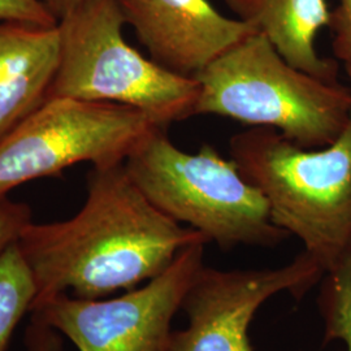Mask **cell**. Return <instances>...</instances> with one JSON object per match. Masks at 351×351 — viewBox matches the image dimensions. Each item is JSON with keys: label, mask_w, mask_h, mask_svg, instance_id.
Masks as SVG:
<instances>
[{"label": "cell", "mask_w": 351, "mask_h": 351, "mask_svg": "<svg viewBox=\"0 0 351 351\" xmlns=\"http://www.w3.org/2000/svg\"><path fill=\"white\" fill-rule=\"evenodd\" d=\"M324 275L306 251L278 268L221 271L203 265L181 307L188 326L173 330L169 351H254L247 332L264 302L284 291L301 298Z\"/></svg>", "instance_id": "cell-8"}, {"label": "cell", "mask_w": 351, "mask_h": 351, "mask_svg": "<svg viewBox=\"0 0 351 351\" xmlns=\"http://www.w3.org/2000/svg\"><path fill=\"white\" fill-rule=\"evenodd\" d=\"M230 159L263 194L272 221L324 271L351 249V113L330 145L304 149L268 128L229 141Z\"/></svg>", "instance_id": "cell-2"}, {"label": "cell", "mask_w": 351, "mask_h": 351, "mask_svg": "<svg viewBox=\"0 0 351 351\" xmlns=\"http://www.w3.org/2000/svg\"><path fill=\"white\" fill-rule=\"evenodd\" d=\"M151 59L193 77L258 30L219 12L210 0H117Z\"/></svg>", "instance_id": "cell-9"}, {"label": "cell", "mask_w": 351, "mask_h": 351, "mask_svg": "<svg viewBox=\"0 0 351 351\" xmlns=\"http://www.w3.org/2000/svg\"><path fill=\"white\" fill-rule=\"evenodd\" d=\"M117 0H88L59 20L60 64L49 99L113 103L146 113L158 124L194 116L199 84L167 71L126 42Z\"/></svg>", "instance_id": "cell-5"}, {"label": "cell", "mask_w": 351, "mask_h": 351, "mask_svg": "<svg viewBox=\"0 0 351 351\" xmlns=\"http://www.w3.org/2000/svg\"><path fill=\"white\" fill-rule=\"evenodd\" d=\"M317 307L324 324V343L339 341L351 351V249L320 281Z\"/></svg>", "instance_id": "cell-13"}, {"label": "cell", "mask_w": 351, "mask_h": 351, "mask_svg": "<svg viewBox=\"0 0 351 351\" xmlns=\"http://www.w3.org/2000/svg\"><path fill=\"white\" fill-rule=\"evenodd\" d=\"M88 0H45L51 12L53 13L59 20L71 11H73L78 5Z\"/></svg>", "instance_id": "cell-17"}, {"label": "cell", "mask_w": 351, "mask_h": 351, "mask_svg": "<svg viewBox=\"0 0 351 351\" xmlns=\"http://www.w3.org/2000/svg\"><path fill=\"white\" fill-rule=\"evenodd\" d=\"M194 116L216 114L251 128H268L304 149L326 147L351 113V88L287 62L256 32L195 77Z\"/></svg>", "instance_id": "cell-3"}, {"label": "cell", "mask_w": 351, "mask_h": 351, "mask_svg": "<svg viewBox=\"0 0 351 351\" xmlns=\"http://www.w3.org/2000/svg\"><path fill=\"white\" fill-rule=\"evenodd\" d=\"M32 351H52V345L50 343V335L45 333V328L37 326L36 332L33 333V348Z\"/></svg>", "instance_id": "cell-18"}, {"label": "cell", "mask_w": 351, "mask_h": 351, "mask_svg": "<svg viewBox=\"0 0 351 351\" xmlns=\"http://www.w3.org/2000/svg\"><path fill=\"white\" fill-rule=\"evenodd\" d=\"M156 128L164 126L121 104L49 99L0 141V202L13 189L75 164H123Z\"/></svg>", "instance_id": "cell-6"}, {"label": "cell", "mask_w": 351, "mask_h": 351, "mask_svg": "<svg viewBox=\"0 0 351 351\" xmlns=\"http://www.w3.org/2000/svg\"><path fill=\"white\" fill-rule=\"evenodd\" d=\"M36 284L16 243L0 254V351L7 350L13 332L32 311Z\"/></svg>", "instance_id": "cell-12"}, {"label": "cell", "mask_w": 351, "mask_h": 351, "mask_svg": "<svg viewBox=\"0 0 351 351\" xmlns=\"http://www.w3.org/2000/svg\"><path fill=\"white\" fill-rule=\"evenodd\" d=\"M206 245L184 247L145 287L113 300L56 294L32 310L34 323L62 332L78 351H169L172 320L204 265Z\"/></svg>", "instance_id": "cell-7"}, {"label": "cell", "mask_w": 351, "mask_h": 351, "mask_svg": "<svg viewBox=\"0 0 351 351\" xmlns=\"http://www.w3.org/2000/svg\"><path fill=\"white\" fill-rule=\"evenodd\" d=\"M0 23L52 26L59 24V19L45 0H0Z\"/></svg>", "instance_id": "cell-14"}, {"label": "cell", "mask_w": 351, "mask_h": 351, "mask_svg": "<svg viewBox=\"0 0 351 351\" xmlns=\"http://www.w3.org/2000/svg\"><path fill=\"white\" fill-rule=\"evenodd\" d=\"M236 17L254 26L295 68L326 81H337L339 63L316 50L319 32L329 26L326 0H226Z\"/></svg>", "instance_id": "cell-11"}, {"label": "cell", "mask_w": 351, "mask_h": 351, "mask_svg": "<svg viewBox=\"0 0 351 351\" xmlns=\"http://www.w3.org/2000/svg\"><path fill=\"white\" fill-rule=\"evenodd\" d=\"M328 27L336 60L342 63L351 81V0H339L337 8L330 12Z\"/></svg>", "instance_id": "cell-15"}, {"label": "cell", "mask_w": 351, "mask_h": 351, "mask_svg": "<svg viewBox=\"0 0 351 351\" xmlns=\"http://www.w3.org/2000/svg\"><path fill=\"white\" fill-rule=\"evenodd\" d=\"M60 52L59 24L0 23V141L47 101Z\"/></svg>", "instance_id": "cell-10"}, {"label": "cell", "mask_w": 351, "mask_h": 351, "mask_svg": "<svg viewBox=\"0 0 351 351\" xmlns=\"http://www.w3.org/2000/svg\"><path fill=\"white\" fill-rule=\"evenodd\" d=\"M29 223H32V208L21 202H0V254L16 243Z\"/></svg>", "instance_id": "cell-16"}, {"label": "cell", "mask_w": 351, "mask_h": 351, "mask_svg": "<svg viewBox=\"0 0 351 351\" xmlns=\"http://www.w3.org/2000/svg\"><path fill=\"white\" fill-rule=\"evenodd\" d=\"M194 242L210 241L158 210L123 163L94 167L82 208L69 220L29 223L16 245L36 284L33 310L68 290L82 300L132 290Z\"/></svg>", "instance_id": "cell-1"}, {"label": "cell", "mask_w": 351, "mask_h": 351, "mask_svg": "<svg viewBox=\"0 0 351 351\" xmlns=\"http://www.w3.org/2000/svg\"><path fill=\"white\" fill-rule=\"evenodd\" d=\"M143 195L180 224L201 232L221 249L272 247L289 234L272 221L263 194L211 145L194 154L178 149L156 128L125 162Z\"/></svg>", "instance_id": "cell-4"}]
</instances>
